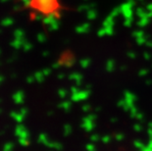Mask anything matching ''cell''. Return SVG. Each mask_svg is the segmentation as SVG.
I'll list each match as a JSON object with an SVG mask.
<instances>
[{"label": "cell", "mask_w": 152, "mask_h": 151, "mask_svg": "<svg viewBox=\"0 0 152 151\" xmlns=\"http://www.w3.org/2000/svg\"><path fill=\"white\" fill-rule=\"evenodd\" d=\"M28 6L43 16L59 15L62 10L60 0H28Z\"/></svg>", "instance_id": "6da1fadb"}]
</instances>
